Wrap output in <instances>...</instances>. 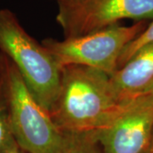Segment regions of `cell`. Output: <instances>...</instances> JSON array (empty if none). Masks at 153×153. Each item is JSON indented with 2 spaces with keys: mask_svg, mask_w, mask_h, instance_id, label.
<instances>
[{
  "mask_svg": "<svg viewBox=\"0 0 153 153\" xmlns=\"http://www.w3.org/2000/svg\"><path fill=\"white\" fill-rule=\"evenodd\" d=\"M124 109L109 75L82 66L60 68L59 91L49 113L63 134H94L107 128Z\"/></svg>",
  "mask_w": 153,
  "mask_h": 153,
  "instance_id": "cell-1",
  "label": "cell"
},
{
  "mask_svg": "<svg viewBox=\"0 0 153 153\" xmlns=\"http://www.w3.org/2000/svg\"><path fill=\"white\" fill-rule=\"evenodd\" d=\"M58 7L56 21L65 38L95 33L124 19H153V0H76Z\"/></svg>",
  "mask_w": 153,
  "mask_h": 153,
  "instance_id": "cell-5",
  "label": "cell"
},
{
  "mask_svg": "<svg viewBox=\"0 0 153 153\" xmlns=\"http://www.w3.org/2000/svg\"><path fill=\"white\" fill-rule=\"evenodd\" d=\"M153 134V107L124 106L116 120L94 136L103 153H146Z\"/></svg>",
  "mask_w": 153,
  "mask_h": 153,
  "instance_id": "cell-6",
  "label": "cell"
},
{
  "mask_svg": "<svg viewBox=\"0 0 153 153\" xmlns=\"http://www.w3.org/2000/svg\"><path fill=\"white\" fill-rule=\"evenodd\" d=\"M146 27V21L137 22L129 27L117 24L81 37L64 40L47 38L42 44L60 69L67 66H82L111 76L118 69L123 49Z\"/></svg>",
  "mask_w": 153,
  "mask_h": 153,
  "instance_id": "cell-4",
  "label": "cell"
},
{
  "mask_svg": "<svg viewBox=\"0 0 153 153\" xmlns=\"http://www.w3.org/2000/svg\"><path fill=\"white\" fill-rule=\"evenodd\" d=\"M58 4V5H61V4H71L73 3L76 0H55Z\"/></svg>",
  "mask_w": 153,
  "mask_h": 153,
  "instance_id": "cell-13",
  "label": "cell"
},
{
  "mask_svg": "<svg viewBox=\"0 0 153 153\" xmlns=\"http://www.w3.org/2000/svg\"><path fill=\"white\" fill-rule=\"evenodd\" d=\"M110 78L123 104L151 86L153 83V43L141 48Z\"/></svg>",
  "mask_w": 153,
  "mask_h": 153,
  "instance_id": "cell-7",
  "label": "cell"
},
{
  "mask_svg": "<svg viewBox=\"0 0 153 153\" xmlns=\"http://www.w3.org/2000/svg\"><path fill=\"white\" fill-rule=\"evenodd\" d=\"M125 106L153 107V83L138 95L126 101Z\"/></svg>",
  "mask_w": 153,
  "mask_h": 153,
  "instance_id": "cell-11",
  "label": "cell"
},
{
  "mask_svg": "<svg viewBox=\"0 0 153 153\" xmlns=\"http://www.w3.org/2000/svg\"><path fill=\"white\" fill-rule=\"evenodd\" d=\"M16 143L11 131L5 85L0 68V153H4Z\"/></svg>",
  "mask_w": 153,
  "mask_h": 153,
  "instance_id": "cell-8",
  "label": "cell"
},
{
  "mask_svg": "<svg viewBox=\"0 0 153 153\" xmlns=\"http://www.w3.org/2000/svg\"><path fill=\"white\" fill-rule=\"evenodd\" d=\"M4 153H27V152H25L23 149L20 147L16 143L15 145H13L10 149H8Z\"/></svg>",
  "mask_w": 153,
  "mask_h": 153,
  "instance_id": "cell-12",
  "label": "cell"
},
{
  "mask_svg": "<svg viewBox=\"0 0 153 153\" xmlns=\"http://www.w3.org/2000/svg\"><path fill=\"white\" fill-rule=\"evenodd\" d=\"M60 153H103L94 134H65Z\"/></svg>",
  "mask_w": 153,
  "mask_h": 153,
  "instance_id": "cell-9",
  "label": "cell"
},
{
  "mask_svg": "<svg viewBox=\"0 0 153 153\" xmlns=\"http://www.w3.org/2000/svg\"><path fill=\"white\" fill-rule=\"evenodd\" d=\"M152 43H153V19L142 33L123 49L118 61V68L126 64L141 48Z\"/></svg>",
  "mask_w": 153,
  "mask_h": 153,
  "instance_id": "cell-10",
  "label": "cell"
},
{
  "mask_svg": "<svg viewBox=\"0 0 153 153\" xmlns=\"http://www.w3.org/2000/svg\"><path fill=\"white\" fill-rule=\"evenodd\" d=\"M0 52L10 60L33 96L49 111L59 91L60 67L8 9L0 10Z\"/></svg>",
  "mask_w": 153,
  "mask_h": 153,
  "instance_id": "cell-3",
  "label": "cell"
},
{
  "mask_svg": "<svg viewBox=\"0 0 153 153\" xmlns=\"http://www.w3.org/2000/svg\"><path fill=\"white\" fill-rule=\"evenodd\" d=\"M147 152L149 153H153V134L152 138V141H151V145H150V147L148 149Z\"/></svg>",
  "mask_w": 153,
  "mask_h": 153,
  "instance_id": "cell-14",
  "label": "cell"
},
{
  "mask_svg": "<svg viewBox=\"0 0 153 153\" xmlns=\"http://www.w3.org/2000/svg\"><path fill=\"white\" fill-rule=\"evenodd\" d=\"M146 153H149V152H146Z\"/></svg>",
  "mask_w": 153,
  "mask_h": 153,
  "instance_id": "cell-15",
  "label": "cell"
},
{
  "mask_svg": "<svg viewBox=\"0 0 153 153\" xmlns=\"http://www.w3.org/2000/svg\"><path fill=\"white\" fill-rule=\"evenodd\" d=\"M11 131L27 153H60L66 134L58 129L49 111L39 104L10 60L0 52Z\"/></svg>",
  "mask_w": 153,
  "mask_h": 153,
  "instance_id": "cell-2",
  "label": "cell"
}]
</instances>
